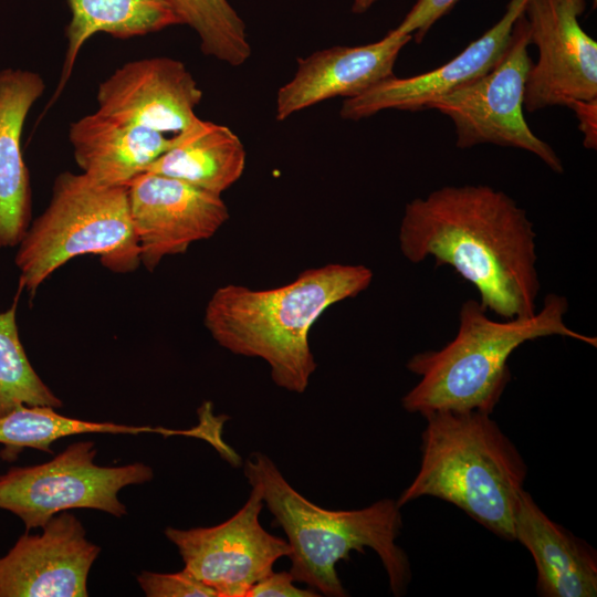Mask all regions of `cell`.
<instances>
[{
  "instance_id": "6da1fadb",
  "label": "cell",
  "mask_w": 597,
  "mask_h": 597,
  "mask_svg": "<svg viewBox=\"0 0 597 597\" xmlns=\"http://www.w3.org/2000/svg\"><path fill=\"white\" fill-rule=\"evenodd\" d=\"M536 233L526 211L485 185L446 186L405 207L398 241L411 263L433 258L479 292V303L504 320L527 318L541 289Z\"/></svg>"
},
{
  "instance_id": "7a4b0ae2",
  "label": "cell",
  "mask_w": 597,
  "mask_h": 597,
  "mask_svg": "<svg viewBox=\"0 0 597 597\" xmlns=\"http://www.w3.org/2000/svg\"><path fill=\"white\" fill-rule=\"evenodd\" d=\"M373 272L363 264L329 263L303 271L279 287H218L205 310L212 338L235 355L258 357L280 388L304 392L317 364L308 335L332 305L364 292Z\"/></svg>"
},
{
  "instance_id": "3957f363",
  "label": "cell",
  "mask_w": 597,
  "mask_h": 597,
  "mask_svg": "<svg viewBox=\"0 0 597 597\" xmlns=\"http://www.w3.org/2000/svg\"><path fill=\"white\" fill-rule=\"evenodd\" d=\"M250 485L261 490L264 505L283 528L291 548L290 573L320 595L345 597L336 564L352 551L371 548L380 558L395 596L402 595L411 578L406 553L396 544L402 527L400 507L391 499L359 510L323 509L292 488L275 463L262 452L244 462Z\"/></svg>"
},
{
  "instance_id": "277c9868",
  "label": "cell",
  "mask_w": 597,
  "mask_h": 597,
  "mask_svg": "<svg viewBox=\"0 0 597 597\" xmlns=\"http://www.w3.org/2000/svg\"><path fill=\"white\" fill-rule=\"evenodd\" d=\"M567 311V298L552 293L531 317L494 321L479 301L467 300L454 338L441 349L420 352L408 360L407 369L420 380L402 397L404 409L423 418L439 411L491 415L511 379L507 360L524 343L557 335L597 346L596 337L566 325Z\"/></svg>"
},
{
  "instance_id": "5b68a950",
  "label": "cell",
  "mask_w": 597,
  "mask_h": 597,
  "mask_svg": "<svg viewBox=\"0 0 597 597\" xmlns=\"http://www.w3.org/2000/svg\"><path fill=\"white\" fill-rule=\"evenodd\" d=\"M425 419L420 468L397 505L438 498L514 541V512L527 472L514 443L489 413L439 411Z\"/></svg>"
},
{
  "instance_id": "8992f818",
  "label": "cell",
  "mask_w": 597,
  "mask_h": 597,
  "mask_svg": "<svg viewBox=\"0 0 597 597\" xmlns=\"http://www.w3.org/2000/svg\"><path fill=\"white\" fill-rule=\"evenodd\" d=\"M19 286L31 297L60 266L97 255L115 273L134 272L140 252L130 220L127 186L101 185L86 175L61 172L49 206L18 244Z\"/></svg>"
},
{
  "instance_id": "52a82bcc",
  "label": "cell",
  "mask_w": 597,
  "mask_h": 597,
  "mask_svg": "<svg viewBox=\"0 0 597 597\" xmlns=\"http://www.w3.org/2000/svg\"><path fill=\"white\" fill-rule=\"evenodd\" d=\"M96 454L94 441H78L48 462L9 469L0 475V509L17 515L27 532L71 509L126 515L119 491L150 481L153 469L142 462L102 467Z\"/></svg>"
},
{
  "instance_id": "ba28073f",
  "label": "cell",
  "mask_w": 597,
  "mask_h": 597,
  "mask_svg": "<svg viewBox=\"0 0 597 597\" xmlns=\"http://www.w3.org/2000/svg\"><path fill=\"white\" fill-rule=\"evenodd\" d=\"M530 44L528 23L523 12L496 65L479 78L433 100L427 109H436L453 122L459 148L480 144L519 148L562 174L564 167L558 155L531 130L523 114L525 84L533 64L527 51Z\"/></svg>"
},
{
  "instance_id": "9c48e42d",
  "label": "cell",
  "mask_w": 597,
  "mask_h": 597,
  "mask_svg": "<svg viewBox=\"0 0 597 597\" xmlns=\"http://www.w3.org/2000/svg\"><path fill=\"white\" fill-rule=\"evenodd\" d=\"M251 486L244 505L223 523L164 532L178 548L185 568L218 597H247L255 583L273 572L279 558L291 554L286 540L261 526L264 502L259 486Z\"/></svg>"
},
{
  "instance_id": "30bf717a",
  "label": "cell",
  "mask_w": 597,
  "mask_h": 597,
  "mask_svg": "<svg viewBox=\"0 0 597 597\" xmlns=\"http://www.w3.org/2000/svg\"><path fill=\"white\" fill-rule=\"evenodd\" d=\"M585 0H528L524 14L538 59L525 84L528 112L597 98V42L580 27Z\"/></svg>"
},
{
  "instance_id": "8fae6325",
  "label": "cell",
  "mask_w": 597,
  "mask_h": 597,
  "mask_svg": "<svg viewBox=\"0 0 597 597\" xmlns=\"http://www.w3.org/2000/svg\"><path fill=\"white\" fill-rule=\"evenodd\" d=\"M127 199L140 263L149 271L211 238L229 219L221 195L149 171L128 182Z\"/></svg>"
},
{
  "instance_id": "7c38bea8",
  "label": "cell",
  "mask_w": 597,
  "mask_h": 597,
  "mask_svg": "<svg viewBox=\"0 0 597 597\" xmlns=\"http://www.w3.org/2000/svg\"><path fill=\"white\" fill-rule=\"evenodd\" d=\"M41 528V534L25 531L0 556V597H86L87 577L101 547L66 511Z\"/></svg>"
},
{
  "instance_id": "4fadbf2b",
  "label": "cell",
  "mask_w": 597,
  "mask_h": 597,
  "mask_svg": "<svg viewBox=\"0 0 597 597\" xmlns=\"http://www.w3.org/2000/svg\"><path fill=\"white\" fill-rule=\"evenodd\" d=\"M202 91L186 65L154 56L118 67L97 91V113L109 118L175 135L191 125Z\"/></svg>"
},
{
  "instance_id": "5bb4252c",
  "label": "cell",
  "mask_w": 597,
  "mask_h": 597,
  "mask_svg": "<svg viewBox=\"0 0 597 597\" xmlns=\"http://www.w3.org/2000/svg\"><path fill=\"white\" fill-rule=\"evenodd\" d=\"M528 0H510L502 18L482 36L446 64L410 77L396 75L362 94L345 98L339 115L359 121L387 109L419 112L443 96L488 73L503 56L517 18Z\"/></svg>"
},
{
  "instance_id": "9a60e30c",
  "label": "cell",
  "mask_w": 597,
  "mask_h": 597,
  "mask_svg": "<svg viewBox=\"0 0 597 597\" xmlns=\"http://www.w3.org/2000/svg\"><path fill=\"white\" fill-rule=\"evenodd\" d=\"M412 40L389 31L376 42L322 49L297 59L296 71L276 94L275 117L293 114L334 97L350 98L394 76L401 49Z\"/></svg>"
},
{
  "instance_id": "2e32d148",
  "label": "cell",
  "mask_w": 597,
  "mask_h": 597,
  "mask_svg": "<svg viewBox=\"0 0 597 597\" xmlns=\"http://www.w3.org/2000/svg\"><path fill=\"white\" fill-rule=\"evenodd\" d=\"M44 88L39 73L12 67L0 71V249L18 245L30 226L32 191L21 136Z\"/></svg>"
},
{
  "instance_id": "e0dca14e",
  "label": "cell",
  "mask_w": 597,
  "mask_h": 597,
  "mask_svg": "<svg viewBox=\"0 0 597 597\" xmlns=\"http://www.w3.org/2000/svg\"><path fill=\"white\" fill-rule=\"evenodd\" d=\"M514 541L527 548L534 558L540 596L597 595L595 551L548 519L524 489L514 512Z\"/></svg>"
},
{
  "instance_id": "ac0fdd59",
  "label": "cell",
  "mask_w": 597,
  "mask_h": 597,
  "mask_svg": "<svg viewBox=\"0 0 597 597\" xmlns=\"http://www.w3.org/2000/svg\"><path fill=\"white\" fill-rule=\"evenodd\" d=\"M82 172L106 186H127L166 151L172 137L126 124L97 112L73 122L69 130Z\"/></svg>"
},
{
  "instance_id": "d6986e66",
  "label": "cell",
  "mask_w": 597,
  "mask_h": 597,
  "mask_svg": "<svg viewBox=\"0 0 597 597\" xmlns=\"http://www.w3.org/2000/svg\"><path fill=\"white\" fill-rule=\"evenodd\" d=\"M247 153L228 126L199 117L172 136L169 148L145 171L182 180L221 195L242 176Z\"/></svg>"
},
{
  "instance_id": "ffe728a7",
  "label": "cell",
  "mask_w": 597,
  "mask_h": 597,
  "mask_svg": "<svg viewBox=\"0 0 597 597\" xmlns=\"http://www.w3.org/2000/svg\"><path fill=\"white\" fill-rule=\"evenodd\" d=\"M67 4L71 11L65 29L67 44L52 101L67 83L82 46L96 33L128 39L180 24L170 0H67Z\"/></svg>"
},
{
  "instance_id": "44dd1931",
  "label": "cell",
  "mask_w": 597,
  "mask_h": 597,
  "mask_svg": "<svg viewBox=\"0 0 597 597\" xmlns=\"http://www.w3.org/2000/svg\"><path fill=\"white\" fill-rule=\"evenodd\" d=\"M157 432L180 434L181 431L145 426H126L114 422H94L62 416L54 408L21 406L0 417V444L11 457L24 448L52 452L51 446L59 439L82 433L138 434Z\"/></svg>"
},
{
  "instance_id": "7402d4cb",
  "label": "cell",
  "mask_w": 597,
  "mask_h": 597,
  "mask_svg": "<svg viewBox=\"0 0 597 597\" xmlns=\"http://www.w3.org/2000/svg\"><path fill=\"white\" fill-rule=\"evenodd\" d=\"M22 291L19 286L11 306L0 312V417L21 406L63 405L32 367L20 339L17 310Z\"/></svg>"
},
{
  "instance_id": "603a6c76",
  "label": "cell",
  "mask_w": 597,
  "mask_h": 597,
  "mask_svg": "<svg viewBox=\"0 0 597 597\" xmlns=\"http://www.w3.org/2000/svg\"><path fill=\"white\" fill-rule=\"evenodd\" d=\"M181 24L198 35L203 54L230 66L244 64L251 44L243 19L228 0H170Z\"/></svg>"
},
{
  "instance_id": "cb8c5ba5",
  "label": "cell",
  "mask_w": 597,
  "mask_h": 597,
  "mask_svg": "<svg viewBox=\"0 0 597 597\" xmlns=\"http://www.w3.org/2000/svg\"><path fill=\"white\" fill-rule=\"evenodd\" d=\"M137 582L148 597H218L186 568L177 573L143 572Z\"/></svg>"
},
{
  "instance_id": "d4e9b609",
  "label": "cell",
  "mask_w": 597,
  "mask_h": 597,
  "mask_svg": "<svg viewBox=\"0 0 597 597\" xmlns=\"http://www.w3.org/2000/svg\"><path fill=\"white\" fill-rule=\"evenodd\" d=\"M458 0H417L400 24L394 29L404 35H411L420 42L430 28L443 17Z\"/></svg>"
},
{
  "instance_id": "484cf974",
  "label": "cell",
  "mask_w": 597,
  "mask_h": 597,
  "mask_svg": "<svg viewBox=\"0 0 597 597\" xmlns=\"http://www.w3.org/2000/svg\"><path fill=\"white\" fill-rule=\"evenodd\" d=\"M294 579L290 572H271L255 583L247 594V597H316L321 596L314 589H302L294 586Z\"/></svg>"
},
{
  "instance_id": "4316f807",
  "label": "cell",
  "mask_w": 597,
  "mask_h": 597,
  "mask_svg": "<svg viewBox=\"0 0 597 597\" xmlns=\"http://www.w3.org/2000/svg\"><path fill=\"white\" fill-rule=\"evenodd\" d=\"M567 107L575 112L579 123V130L583 133V144L588 149L597 147V98L572 101Z\"/></svg>"
},
{
  "instance_id": "83f0119b",
  "label": "cell",
  "mask_w": 597,
  "mask_h": 597,
  "mask_svg": "<svg viewBox=\"0 0 597 597\" xmlns=\"http://www.w3.org/2000/svg\"><path fill=\"white\" fill-rule=\"evenodd\" d=\"M378 0H353L352 11L356 14L366 12Z\"/></svg>"
},
{
  "instance_id": "f1b7e54d",
  "label": "cell",
  "mask_w": 597,
  "mask_h": 597,
  "mask_svg": "<svg viewBox=\"0 0 597 597\" xmlns=\"http://www.w3.org/2000/svg\"><path fill=\"white\" fill-rule=\"evenodd\" d=\"M596 1V0H595Z\"/></svg>"
}]
</instances>
